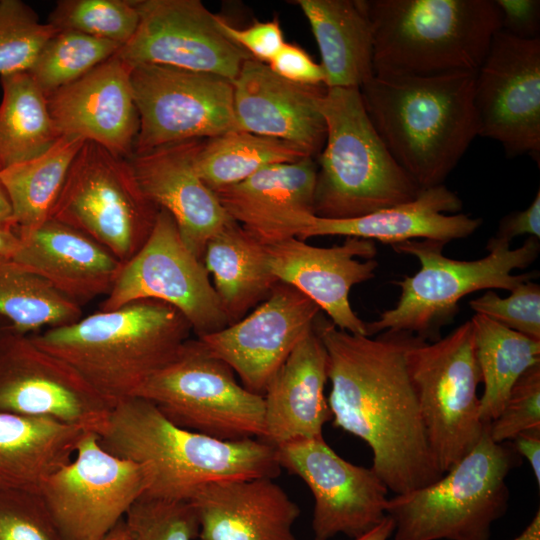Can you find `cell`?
Returning <instances> with one entry per match:
<instances>
[{"instance_id":"cell-34","label":"cell","mask_w":540,"mask_h":540,"mask_svg":"<svg viewBox=\"0 0 540 540\" xmlns=\"http://www.w3.org/2000/svg\"><path fill=\"white\" fill-rule=\"evenodd\" d=\"M0 170L34 158L60 137L47 98L28 72L0 77Z\"/></svg>"},{"instance_id":"cell-19","label":"cell","mask_w":540,"mask_h":540,"mask_svg":"<svg viewBox=\"0 0 540 540\" xmlns=\"http://www.w3.org/2000/svg\"><path fill=\"white\" fill-rule=\"evenodd\" d=\"M320 311L296 288L278 282L250 314L197 338L232 368L246 389L263 395L276 371L314 329Z\"/></svg>"},{"instance_id":"cell-5","label":"cell","mask_w":540,"mask_h":540,"mask_svg":"<svg viewBox=\"0 0 540 540\" xmlns=\"http://www.w3.org/2000/svg\"><path fill=\"white\" fill-rule=\"evenodd\" d=\"M374 75L475 72L501 29L492 0H364Z\"/></svg>"},{"instance_id":"cell-28","label":"cell","mask_w":540,"mask_h":540,"mask_svg":"<svg viewBox=\"0 0 540 540\" xmlns=\"http://www.w3.org/2000/svg\"><path fill=\"white\" fill-rule=\"evenodd\" d=\"M328 381L326 348L313 329L270 379L264 397L262 440L279 447L285 443L322 437L331 420L324 394Z\"/></svg>"},{"instance_id":"cell-16","label":"cell","mask_w":540,"mask_h":540,"mask_svg":"<svg viewBox=\"0 0 540 540\" xmlns=\"http://www.w3.org/2000/svg\"><path fill=\"white\" fill-rule=\"evenodd\" d=\"M139 22L116 53L131 68L154 64L204 72L233 81L252 58L219 26L199 0H133Z\"/></svg>"},{"instance_id":"cell-14","label":"cell","mask_w":540,"mask_h":540,"mask_svg":"<svg viewBox=\"0 0 540 540\" xmlns=\"http://www.w3.org/2000/svg\"><path fill=\"white\" fill-rule=\"evenodd\" d=\"M131 86L139 116L132 154L237 130L233 81L219 75L140 64L132 67Z\"/></svg>"},{"instance_id":"cell-52","label":"cell","mask_w":540,"mask_h":540,"mask_svg":"<svg viewBox=\"0 0 540 540\" xmlns=\"http://www.w3.org/2000/svg\"><path fill=\"white\" fill-rule=\"evenodd\" d=\"M513 540H540V510L538 509L528 526Z\"/></svg>"},{"instance_id":"cell-29","label":"cell","mask_w":540,"mask_h":540,"mask_svg":"<svg viewBox=\"0 0 540 540\" xmlns=\"http://www.w3.org/2000/svg\"><path fill=\"white\" fill-rule=\"evenodd\" d=\"M89 431L52 418L0 412V487L39 492L70 462Z\"/></svg>"},{"instance_id":"cell-43","label":"cell","mask_w":540,"mask_h":540,"mask_svg":"<svg viewBox=\"0 0 540 540\" xmlns=\"http://www.w3.org/2000/svg\"><path fill=\"white\" fill-rule=\"evenodd\" d=\"M540 430V364L526 370L513 385L498 417L489 424L496 443L512 441L520 433Z\"/></svg>"},{"instance_id":"cell-30","label":"cell","mask_w":540,"mask_h":540,"mask_svg":"<svg viewBox=\"0 0 540 540\" xmlns=\"http://www.w3.org/2000/svg\"><path fill=\"white\" fill-rule=\"evenodd\" d=\"M321 54L327 88L360 89L374 76L373 29L364 0H297Z\"/></svg>"},{"instance_id":"cell-41","label":"cell","mask_w":540,"mask_h":540,"mask_svg":"<svg viewBox=\"0 0 540 540\" xmlns=\"http://www.w3.org/2000/svg\"><path fill=\"white\" fill-rule=\"evenodd\" d=\"M0 540H64L38 491L0 487Z\"/></svg>"},{"instance_id":"cell-33","label":"cell","mask_w":540,"mask_h":540,"mask_svg":"<svg viewBox=\"0 0 540 540\" xmlns=\"http://www.w3.org/2000/svg\"><path fill=\"white\" fill-rule=\"evenodd\" d=\"M470 321L484 383L480 416L484 424H490L502 411L519 377L530 367L540 364V341L480 314H475Z\"/></svg>"},{"instance_id":"cell-20","label":"cell","mask_w":540,"mask_h":540,"mask_svg":"<svg viewBox=\"0 0 540 540\" xmlns=\"http://www.w3.org/2000/svg\"><path fill=\"white\" fill-rule=\"evenodd\" d=\"M266 246L279 282L307 296L338 329L367 336L366 322L353 311L349 294L356 284L375 277L374 241L346 237L340 245L316 247L291 237Z\"/></svg>"},{"instance_id":"cell-13","label":"cell","mask_w":540,"mask_h":540,"mask_svg":"<svg viewBox=\"0 0 540 540\" xmlns=\"http://www.w3.org/2000/svg\"><path fill=\"white\" fill-rule=\"evenodd\" d=\"M147 488L141 465L112 454L89 431L70 462L48 477L39 493L64 540H98Z\"/></svg>"},{"instance_id":"cell-17","label":"cell","mask_w":540,"mask_h":540,"mask_svg":"<svg viewBox=\"0 0 540 540\" xmlns=\"http://www.w3.org/2000/svg\"><path fill=\"white\" fill-rule=\"evenodd\" d=\"M113 406L29 335L0 328V412L46 417L97 432Z\"/></svg>"},{"instance_id":"cell-12","label":"cell","mask_w":540,"mask_h":540,"mask_svg":"<svg viewBox=\"0 0 540 540\" xmlns=\"http://www.w3.org/2000/svg\"><path fill=\"white\" fill-rule=\"evenodd\" d=\"M145 299L177 309L197 337L230 325L203 261L187 247L174 219L163 209L144 245L123 264L100 310Z\"/></svg>"},{"instance_id":"cell-36","label":"cell","mask_w":540,"mask_h":540,"mask_svg":"<svg viewBox=\"0 0 540 540\" xmlns=\"http://www.w3.org/2000/svg\"><path fill=\"white\" fill-rule=\"evenodd\" d=\"M0 316L18 333L31 335L70 325L81 305L12 259L0 261Z\"/></svg>"},{"instance_id":"cell-8","label":"cell","mask_w":540,"mask_h":540,"mask_svg":"<svg viewBox=\"0 0 540 540\" xmlns=\"http://www.w3.org/2000/svg\"><path fill=\"white\" fill-rule=\"evenodd\" d=\"M513 446L494 442L489 424L475 447L437 481L388 499L393 540H490L507 511Z\"/></svg>"},{"instance_id":"cell-49","label":"cell","mask_w":540,"mask_h":540,"mask_svg":"<svg viewBox=\"0 0 540 540\" xmlns=\"http://www.w3.org/2000/svg\"><path fill=\"white\" fill-rule=\"evenodd\" d=\"M0 230L16 231L13 208L8 193L0 180Z\"/></svg>"},{"instance_id":"cell-39","label":"cell","mask_w":540,"mask_h":540,"mask_svg":"<svg viewBox=\"0 0 540 540\" xmlns=\"http://www.w3.org/2000/svg\"><path fill=\"white\" fill-rule=\"evenodd\" d=\"M21 0H0V76L27 72L57 32Z\"/></svg>"},{"instance_id":"cell-35","label":"cell","mask_w":540,"mask_h":540,"mask_svg":"<svg viewBox=\"0 0 540 540\" xmlns=\"http://www.w3.org/2000/svg\"><path fill=\"white\" fill-rule=\"evenodd\" d=\"M311 157L300 146L241 130L202 140L195 169L213 191L237 184L258 171L277 164Z\"/></svg>"},{"instance_id":"cell-45","label":"cell","mask_w":540,"mask_h":540,"mask_svg":"<svg viewBox=\"0 0 540 540\" xmlns=\"http://www.w3.org/2000/svg\"><path fill=\"white\" fill-rule=\"evenodd\" d=\"M278 76L300 85L325 86V73L321 64L300 46L287 43L267 64Z\"/></svg>"},{"instance_id":"cell-1","label":"cell","mask_w":540,"mask_h":540,"mask_svg":"<svg viewBox=\"0 0 540 540\" xmlns=\"http://www.w3.org/2000/svg\"><path fill=\"white\" fill-rule=\"evenodd\" d=\"M314 329L328 355L333 425L371 448V468L395 495L440 479L444 473L430 449L407 369L415 335L384 331L372 338L319 316Z\"/></svg>"},{"instance_id":"cell-2","label":"cell","mask_w":540,"mask_h":540,"mask_svg":"<svg viewBox=\"0 0 540 540\" xmlns=\"http://www.w3.org/2000/svg\"><path fill=\"white\" fill-rule=\"evenodd\" d=\"M96 433L106 450L143 467L151 497L188 501L208 483L275 479L281 471L276 447L264 440H220L182 428L137 396L117 402Z\"/></svg>"},{"instance_id":"cell-32","label":"cell","mask_w":540,"mask_h":540,"mask_svg":"<svg viewBox=\"0 0 540 540\" xmlns=\"http://www.w3.org/2000/svg\"><path fill=\"white\" fill-rule=\"evenodd\" d=\"M84 142L79 136L63 135L42 154L0 170L19 236L50 218L71 164Z\"/></svg>"},{"instance_id":"cell-21","label":"cell","mask_w":540,"mask_h":540,"mask_svg":"<svg viewBox=\"0 0 540 540\" xmlns=\"http://www.w3.org/2000/svg\"><path fill=\"white\" fill-rule=\"evenodd\" d=\"M131 67L116 54L47 98L61 136L93 141L115 155L133 153L139 116L131 86Z\"/></svg>"},{"instance_id":"cell-26","label":"cell","mask_w":540,"mask_h":540,"mask_svg":"<svg viewBox=\"0 0 540 540\" xmlns=\"http://www.w3.org/2000/svg\"><path fill=\"white\" fill-rule=\"evenodd\" d=\"M461 199L444 184L422 189L409 202L348 219L308 215L296 237L344 236L397 244L429 239L445 243L467 238L482 224L480 218L458 213Z\"/></svg>"},{"instance_id":"cell-6","label":"cell","mask_w":540,"mask_h":540,"mask_svg":"<svg viewBox=\"0 0 540 540\" xmlns=\"http://www.w3.org/2000/svg\"><path fill=\"white\" fill-rule=\"evenodd\" d=\"M319 108L326 139L317 165L316 216L355 218L417 197L422 189L382 141L360 89L326 88Z\"/></svg>"},{"instance_id":"cell-47","label":"cell","mask_w":540,"mask_h":540,"mask_svg":"<svg viewBox=\"0 0 540 540\" xmlns=\"http://www.w3.org/2000/svg\"><path fill=\"white\" fill-rule=\"evenodd\" d=\"M524 234L540 238V190L529 207L501 219L495 237L511 243L512 239Z\"/></svg>"},{"instance_id":"cell-25","label":"cell","mask_w":540,"mask_h":540,"mask_svg":"<svg viewBox=\"0 0 540 540\" xmlns=\"http://www.w3.org/2000/svg\"><path fill=\"white\" fill-rule=\"evenodd\" d=\"M317 164L313 157L266 167L215 194L229 217L264 245L296 237L314 214ZM315 215V214H314Z\"/></svg>"},{"instance_id":"cell-10","label":"cell","mask_w":540,"mask_h":540,"mask_svg":"<svg viewBox=\"0 0 540 540\" xmlns=\"http://www.w3.org/2000/svg\"><path fill=\"white\" fill-rule=\"evenodd\" d=\"M135 396L191 431L227 441L263 438V395L239 383L232 368L199 338L188 339Z\"/></svg>"},{"instance_id":"cell-15","label":"cell","mask_w":540,"mask_h":540,"mask_svg":"<svg viewBox=\"0 0 540 540\" xmlns=\"http://www.w3.org/2000/svg\"><path fill=\"white\" fill-rule=\"evenodd\" d=\"M478 135L498 141L508 156L540 153V37L499 30L476 71Z\"/></svg>"},{"instance_id":"cell-4","label":"cell","mask_w":540,"mask_h":540,"mask_svg":"<svg viewBox=\"0 0 540 540\" xmlns=\"http://www.w3.org/2000/svg\"><path fill=\"white\" fill-rule=\"evenodd\" d=\"M191 326L171 305L137 300L29 335L74 368L114 406L133 397L190 339Z\"/></svg>"},{"instance_id":"cell-37","label":"cell","mask_w":540,"mask_h":540,"mask_svg":"<svg viewBox=\"0 0 540 540\" xmlns=\"http://www.w3.org/2000/svg\"><path fill=\"white\" fill-rule=\"evenodd\" d=\"M121 45L74 31H57L27 71L45 96L114 56Z\"/></svg>"},{"instance_id":"cell-22","label":"cell","mask_w":540,"mask_h":540,"mask_svg":"<svg viewBox=\"0 0 540 540\" xmlns=\"http://www.w3.org/2000/svg\"><path fill=\"white\" fill-rule=\"evenodd\" d=\"M202 140L172 143L128 157L142 193L172 216L183 241L201 260L208 240L232 220L196 172L195 156Z\"/></svg>"},{"instance_id":"cell-9","label":"cell","mask_w":540,"mask_h":540,"mask_svg":"<svg viewBox=\"0 0 540 540\" xmlns=\"http://www.w3.org/2000/svg\"><path fill=\"white\" fill-rule=\"evenodd\" d=\"M406 363L430 449L446 473L475 447L487 425L480 416L482 378L471 321L435 342L415 336Z\"/></svg>"},{"instance_id":"cell-50","label":"cell","mask_w":540,"mask_h":540,"mask_svg":"<svg viewBox=\"0 0 540 540\" xmlns=\"http://www.w3.org/2000/svg\"><path fill=\"white\" fill-rule=\"evenodd\" d=\"M20 244L16 231L0 230V261L13 258Z\"/></svg>"},{"instance_id":"cell-48","label":"cell","mask_w":540,"mask_h":540,"mask_svg":"<svg viewBox=\"0 0 540 540\" xmlns=\"http://www.w3.org/2000/svg\"><path fill=\"white\" fill-rule=\"evenodd\" d=\"M516 453L523 456L531 466L538 488L540 487V430L520 433L513 440Z\"/></svg>"},{"instance_id":"cell-11","label":"cell","mask_w":540,"mask_h":540,"mask_svg":"<svg viewBox=\"0 0 540 540\" xmlns=\"http://www.w3.org/2000/svg\"><path fill=\"white\" fill-rule=\"evenodd\" d=\"M158 211L142 193L128 158L85 141L50 218L88 235L124 264L148 239Z\"/></svg>"},{"instance_id":"cell-42","label":"cell","mask_w":540,"mask_h":540,"mask_svg":"<svg viewBox=\"0 0 540 540\" xmlns=\"http://www.w3.org/2000/svg\"><path fill=\"white\" fill-rule=\"evenodd\" d=\"M502 298L492 290L469 302L480 314L511 330L540 341V286L531 280L517 285Z\"/></svg>"},{"instance_id":"cell-53","label":"cell","mask_w":540,"mask_h":540,"mask_svg":"<svg viewBox=\"0 0 540 540\" xmlns=\"http://www.w3.org/2000/svg\"><path fill=\"white\" fill-rule=\"evenodd\" d=\"M98 540H134L124 519Z\"/></svg>"},{"instance_id":"cell-40","label":"cell","mask_w":540,"mask_h":540,"mask_svg":"<svg viewBox=\"0 0 540 540\" xmlns=\"http://www.w3.org/2000/svg\"><path fill=\"white\" fill-rule=\"evenodd\" d=\"M124 520L134 540H194L199 535L197 516L189 501L142 495Z\"/></svg>"},{"instance_id":"cell-31","label":"cell","mask_w":540,"mask_h":540,"mask_svg":"<svg viewBox=\"0 0 540 540\" xmlns=\"http://www.w3.org/2000/svg\"><path fill=\"white\" fill-rule=\"evenodd\" d=\"M202 261L230 324L268 298L279 282L267 246L230 220L207 242Z\"/></svg>"},{"instance_id":"cell-3","label":"cell","mask_w":540,"mask_h":540,"mask_svg":"<svg viewBox=\"0 0 540 540\" xmlns=\"http://www.w3.org/2000/svg\"><path fill=\"white\" fill-rule=\"evenodd\" d=\"M475 76L374 75L360 88L374 128L420 189L442 185L478 136Z\"/></svg>"},{"instance_id":"cell-38","label":"cell","mask_w":540,"mask_h":540,"mask_svg":"<svg viewBox=\"0 0 540 540\" xmlns=\"http://www.w3.org/2000/svg\"><path fill=\"white\" fill-rule=\"evenodd\" d=\"M139 16L133 0H60L47 23L121 46L134 35Z\"/></svg>"},{"instance_id":"cell-51","label":"cell","mask_w":540,"mask_h":540,"mask_svg":"<svg viewBox=\"0 0 540 540\" xmlns=\"http://www.w3.org/2000/svg\"><path fill=\"white\" fill-rule=\"evenodd\" d=\"M394 529V521L386 515L381 523L354 540H388L393 535Z\"/></svg>"},{"instance_id":"cell-24","label":"cell","mask_w":540,"mask_h":540,"mask_svg":"<svg viewBox=\"0 0 540 540\" xmlns=\"http://www.w3.org/2000/svg\"><path fill=\"white\" fill-rule=\"evenodd\" d=\"M200 540H296L299 506L270 477L216 481L188 500Z\"/></svg>"},{"instance_id":"cell-27","label":"cell","mask_w":540,"mask_h":540,"mask_svg":"<svg viewBox=\"0 0 540 540\" xmlns=\"http://www.w3.org/2000/svg\"><path fill=\"white\" fill-rule=\"evenodd\" d=\"M19 238L12 260L78 304L107 295L123 266L97 241L52 218Z\"/></svg>"},{"instance_id":"cell-46","label":"cell","mask_w":540,"mask_h":540,"mask_svg":"<svg viewBox=\"0 0 540 540\" xmlns=\"http://www.w3.org/2000/svg\"><path fill=\"white\" fill-rule=\"evenodd\" d=\"M501 15V30L521 38H539V0H495Z\"/></svg>"},{"instance_id":"cell-23","label":"cell","mask_w":540,"mask_h":540,"mask_svg":"<svg viewBox=\"0 0 540 540\" xmlns=\"http://www.w3.org/2000/svg\"><path fill=\"white\" fill-rule=\"evenodd\" d=\"M326 88L290 82L250 58L233 80L236 129L288 141L311 157L318 155L326 139L319 108Z\"/></svg>"},{"instance_id":"cell-7","label":"cell","mask_w":540,"mask_h":540,"mask_svg":"<svg viewBox=\"0 0 540 540\" xmlns=\"http://www.w3.org/2000/svg\"><path fill=\"white\" fill-rule=\"evenodd\" d=\"M446 244L417 239L391 245L397 253L417 258L421 266L414 275L395 281L401 289L396 306L382 312L377 320L366 322L367 336L384 331L407 332L435 342L441 338V329L453 321L459 301L466 295L483 289L512 291L538 274H512L536 261L540 252L536 237L529 236L523 245L511 249L510 242L493 236L486 246L489 253L472 261L444 256Z\"/></svg>"},{"instance_id":"cell-18","label":"cell","mask_w":540,"mask_h":540,"mask_svg":"<svg viewBox=\"0 0 540 540\" xmlns=\"http://www.w3.org/2000/svg\"><path fill=\"white\" fill-rule=\"evenodd\" d=\"M282 468L301 478L314 498V540L338 534L358 538L386 516L388 488L372 468L337 454L323 436L276 447Z\"/></svg>"},{"instance_id":"cell-44","label":"cell","mask_w":540,"mask_h":540,"mask_svg":"<svg viewBox=\"0 0 540 540\" xmlns=\"http://www.w3.org/2000/svg\"><path fill=\"white\" fill-rule=\"evenodd\" d=\"M219 26L224 34L242 48L253 59L269 64L285 44L283 32L277 19L256 21L239 29L219 17Z\"/></svg>"}]
</instances>
